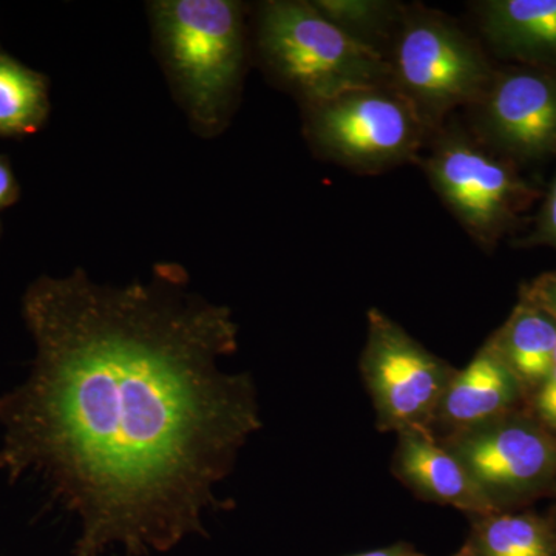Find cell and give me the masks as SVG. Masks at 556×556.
I'll list each match as a JSON object with an SVG mask.
<instances>
[{
  "label": "cell",
  "mask_w": 556,
  "mask_h": 556,
  "mask_svg": "<svg viewBox=\"0 0 556 556\" xmlns=\"http://www.w3.org/2000/svg\"><path fill=\"white\" fill-rule=\"evenodd\" d=\"M538 237H540L541 241L554 243L556 247V179L554 185H552L551 192H548L543 214H541Z\"/></svg>",
  "instance_id": "obj_19"
},
{
  "label": "cell",
  "mask_w": 556,
  "mask_h": 556,
  "mask_svg": "<svg viewBox=\"0 0 556 556\" xmlns=\"http://www.w3.org/2000/svg\"><path fill=\"white\" fill-rule=\"evenodd\" d=\"M419 164L431 188L471 239L492 244L517 214L526 186L471 131L456 124L431 134Z\"/></svg>",
  "instance_id": "obj_6"
},
{
  "label": "cell",
  "mask_w": 556,
  "mask_h": 556,
  "mask_svg": "<svg viewBox=\"0 0 556 556\" xmlns=\"http://www.w3.org/2000/svg\"><path fill=\"white\" fill-rule=\"evenodd\" d=\"M466 543L453 556H556V530L551 519L532 514L470 517Z\"/></svg>",
  "instance_id": "obj_14"
},
{
  "label": "cell",
  "mask_w": 556,
  "mask_h": 556,
  "mask_svg": "<svg viewBox=\"0 0 556 556\" xmlns=\"http://www.w3.org/2000/svg\"><path fill=\"white\" fill-rule=\"evenodd\" d=\"M495 511H510L556 482V433L515 412L441 441Z\"/></svg>",
  "instance_id": "obj_8"
},
{
  "label": "cell",
  "mask_w": 556,
  "mask_h": 556,
  "mask_svg": "<svg viewBox=\"0 0 556 556\" xmlns=\"http://www.w3.org/2000/svg\"><path fill=\"white\" fill-rule=\"evenodd\" d=\"M481 144L519 159L556 153V80L535 70L495 75L470 108Z\"/></svg>",
  "instance_id": "obj_9"
},
{
  "label": "cell",
  "mask_w": 556,
  "mask_h": 556,
  "mask_svg": "<svg viewBox=\"0 0 556 556\" xmlns=\"http://www.w3.org/2000/svg\"><path fill=\"white\" fill-rule=\"evenodd\" d=\"M551 522H552V526L555 527V530H556V515H555V518L554 519H551Z\"/></svg>",
  "instance_id": "obj_22"
},
{
  "label": "cell",
  "mask_w": 556,
  "mask_h": 556,
  "mask_svg": "<svg viewBox=\"0 0 556 556\" xmlns=\"http://www.w3.org/2000/svg\"><path fill=\"white\" fill-rule=\"evenodd\" d=\"M530 402H532V415L544 427L556 433V353L546 379L538 387Z\"/></svg>",
  "instance_id": "obj_17"
},
{
  "label": "cell",
  "mask_w": 556,
  "mask_h": 556,
  "mask_svg": "<svg viewBox=\"0 0 556 556\" xmlns=\"http://www.w3.org/2000/svg\"><path fill=\"white\" fill-rule=\"evenodd\" d=\"M348 556H427L422 552L416 551L412 544L396 543L391 546L372 548V551L361 552V554Z\"/></svg>",
  "instance_id": "obj_20"
},
{
  "label": "cell",
  "mask_w": 556,
  "mask_h": 556,
  "mask_svg": "<svg viewBox=\"0 0 556 556\" xmlns=\"http://www.w3.org/2000/svg\"><path fill=\"white\" fill-rule=\"evenodd\" d=\"M14 195V178L10 167L0 161V206L10 203Z\"/></svg>",
  "instance_id": "obj_21"
},
{
  "label": "cell",
  "mask_w": 556,
  "mask_h": 556,
  "mask_svg": "<svg viewBox=\"0 0 556 556\" xmlns=\"http://www.w3.org/2000/svg\"><path fill=\"white\" fill-rule=\"evenodd\" d=\"M188 287L160 265L126 287L43 278L25 298L35 368L0 399V468L36 471L78 515L73 556L206 535V511L226 507L215 486L262 428L252 379L218 368L239 342L232 313Z\"/></svg>",
  "instance_id": "obj_1"
},
{
  "label": "cell",
  "mask_w": 556,
  "mask_h": 556,
  "mask_svg": "<svg viewBox=\"0 0 556 556\" xmlns=\"http://www.w3.org/2000/svg\"><path fill=\"white\" fill-rule=\"evenodd\" d=\"M525 387L490 340L450 379L428 433L444 441L468 428L519 412Z\"/></svg>",
  "instance_id": "obj_10"
},
{
  "label": "cell",
  "mask_w": 556,
  "mask_h": 556,
  "mask_svg": "<svg viewBox=\"0 0 556 556\" xmlns=\"http://www.w3.org/2000/svg\"><path fill=\"white\" fill-rule=\"evenodd\" d=\"M525 299L556 321V273L541 277L525 292Z\"/></svg>",
  "instance_id": "obj_18"
},
{
  "label": "cell",
  "mask_w": 556,
  "mask_h": 556,
  "mask_svg": "<svg viewBox=\"0 0 556 556\" xmlns=\"http://www.w3.org/2000/svg\"><path fill=\"white\" fill-rule=\"evenodd\" d=\"M46 113L43 79L24 65L0 56V134L35 131Z\"/></svg>",
  "instance_id": "obj_15"
},
{
  "label": "cell",
  "mask_w": 556,
  "mask_h": 556,
  "mask_svg": "<svg viewBox=\"0 0 556 556\" xmlns=\"http://www.w3.org/2000/svg\"><path fill=\"white\" fill-rule=\"evenodd\" d=\"M257 46L266 67L303 104L354 87L391 84L386 56L348 35L313 2L263 3Z\"/></svg>",
  "instance_id": "obj_3"
},
{
  "label": "cell",
  "mask_w": 556,
  "mask_h": 556,
  "mask_svg": "<svg viewBox=\"0 0 556 556\" xmlns=\"http://www.w3.org/2000/svg\"><path fill=\"white\" fill-rule=\"evenodd\" d=\"M313 3L329 21L387 60L405 5L380 0H316Z\"/></svg>",
  "instance_id": "obj_16"
},
{
  "label": "cell",
  "mask_w": 556,
  "mask_h": 556,
  "mask_svg": "<svg viewBox=\"0 0 556 556\" xmlns=\"http://www.w3.org/2000/svg\"><path fill=\"white\" fill-rule=\"evenodd\" d=\"M490 46L506 58L556 61V0H490L478 3Z\"/></svg>",
  "instance_id": "obj_12"
},
{
  "label": "cell",
  "mask_w": 556,
  "mask_h": 556,
  "mask_svg": "<svg viewBox=\"0 0 556 556\" xmlns=\"http://www.w3.org/2000/svg\"><path fill=\"white\" fill-rule=\"evenodd\" d=\"M161 60L197 129L217 134L229 118L244 68L243 11L232 0L152 3Z\"/></svg>",
  "instance_id": "obj_2"
},
{
  "label": "cell",
  "mask_w": 556,
  "mask_h": 556,
  "mask_svg": "<svg viewBox=\"0 0 556 556\" xmlns=\"http://www.w3.org/2000/svg\"><path fill=\"white\" fill-rule=\"evenodd\" d=\"M303 108L305 135L314 152L361 175L416 164L431 137L393 84L354 87Z\"/></svg>",
  "instance_id": "obj_5"
},
{
  "label": "cell",
  "mask_w": 556,
  "mask_h": 556,
  "mask_svg": "<svg viewBox=\"0 0 556 556\" xmlns=\"http://www.w3.org/2000/svg\"><path fill=\"white\" fill-rule=\"evenodd\" d=\"M532 397L546 379L556 353V321L522 299L500 331L489 339Z\"/></svg>",
  "instance_id": "obj_13"
},
{
  "label": "cell",
  "mask_w": 556,
  "mask_h": 556,
  "mask_svg": "<svg viewBox=\"0 0 556 556\" xmlns=\"http://www.w3.org/2000/svg\"><path fill=\"white\" fill-rule=\"evenodd\" d=\"M391 471L426 503L455 507L470 517L493 514L473 479L441 441L422 428L399 431Z\"/></svg>",
  "instance_id": "obj_11"
},
{
  "label": "cell",
  "mask_w": 556,
  "mask_h": 556,
  "mask_svg": "<svg viewBox=\"0 0 556 556\" xmlns=\"http://www.w3.org/2000/svg\"><path fill=\"white\" fill-rule=\"evenodd\" d=\"M367 342L358 369L380 431H428L456 368L428 351L378 308L367 314Z\"/></svg>",
  "instance_id": "obj_7"
},
{
  "label": "cell",
  "mask_w": 556,
  "mask_h": 556,
  "mask_svg": "<svg viewBox=\"0 0 556 556\" xmlns=\"http://www.w3.org/2000/svg\"><path fill=\"white\" fill-rule=\"evenodd\" d=\"M391 84L431 134L457 108L484 94L493 70L484 51L452 17L426 7H404L387 54Z\"/></svg>",
  "instance_id": "obj_4"
}]
</instances>
